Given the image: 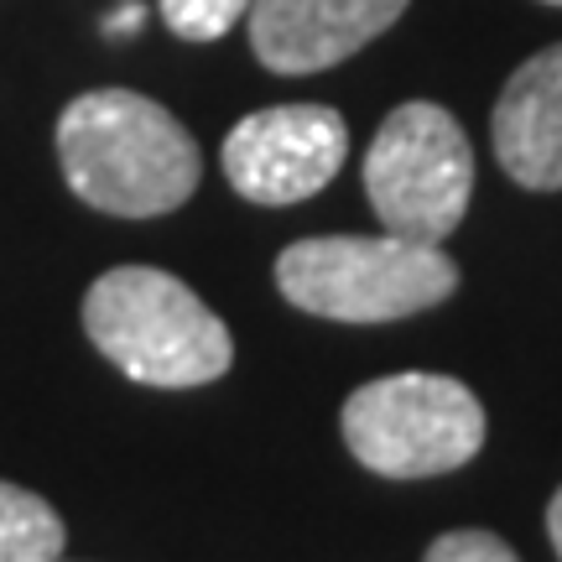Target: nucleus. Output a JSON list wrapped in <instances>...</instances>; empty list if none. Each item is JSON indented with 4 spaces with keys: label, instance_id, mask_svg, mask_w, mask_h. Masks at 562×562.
<instances>
[{
    "label": "nucleus",
    "instance_id": "1",
    "mask_svg": "<svg viewBox=\"0 0 562 562\" xmlns=\"http://www.w3.org/2000/svg\"><path fill=\"white\" fill-rule=\"evenodd\" d=\"M68 188L115 220H157L193 199L203 178L188 125L136 89H94L58 115Z\"/></svg>",
    "mask_w": 562,
    "mask_h": 562
},
{
    "label": "nucleus",
    "instance_id": "2",
    "mask_svg": "<svg viewBox=\"0 0 562 562\" xmlns=\"http://www.w3.org/2000/svg\"><path fill=\"white\" fill-rule=\"evenodd\" d=\"M83 334L136 385L188 391L235 364V339L188 281L157 266H115L83 297Z\"/></svg>",
    "mask_w": 562,
    "mask_h": 562
},
{
    "label": "nucleus",
    "instance_id": "3",
    "mask_svg": "<svg viewBox=\"0 0 562 562\" xmlns=\"http://www.w3.org/2000/svg\"><path fill=\"white\" fill-rule=\"evenodd\" d=\"M281 297L334 323H396L453 297L459 266L442 245L402 235H318L281 250Z\"/></svg>",
    "mask_w": 562,
    "mask_h": 562
},
{
    "label": "nucleus",
    "instance_id": "4",
    "mask_svg": "<svg viewBox=\"0 0 562 562\" xmlns=\"http://www.w3.org/2000/svg\"><path fill=\"white\" fill-rule=\"evenodd\" d=\"M344 442L385 480L453 474L484 448V406L453 375L402 370L360 385L344 402Z\"/></svg>",
    "mask_w": 562,
    "mask_h": 562
},
{
    "label": "nucleus",
    "instance_id": "5",
    "mask_svg": "<svg viewBox=\"0 0 562 562\" xmlns=\"http://www.w3.org/2000/svg\"><path fill=\"white\" fill-rule=\"evenodd\" d=\"M364 193L385 235L442 245L463 224L474 193V151L463 125L442 104H396L364 151Z\"/></svg>",
    "mask_w": 562,
    "mask_h": 562
},
{
    "label": "nucleus",
    "instance_id": "6",
    "mask_svg": "<svg viewBox=\"0 0 562 562\" xmlns=\"http://www.w3.org/2000/svg\"><path fill=\"white\" fill-rule=\"evenodd\" d=\"M349 157L344 115L328 104H271L224 136V178L240 199L286 209L323 193Z\"/></svg>",
    "mask_w": 562,
    "mask_h": 562
},
{
    "label": "nucleus",
    "instance_id": "7",
    "mask_svg": "<svg viewBox=\"0 0 562 562\" xmlns=\"http://www.w3.org/2000/svg\"><path fill=\"white\" fill-rule=\"evenodd\" d=\"M406 0H250V47L271 74H323L375 42Z\"/></svg>",
    "mask_w": 562,
    "mask_h": 562
},
{
    "label": "nucleus",
    "instance_id": "8",
    "mask_svg": "<svg viewBox=\"0 0 562 562\" xmlns=\"http://www.w3.org/2000/svg\"><path fill=\"white\" fill-rule=\"evenodd\" d=\"M495 157L521 188H562V42L526 58L495 100Z\"/></svg>",
    "mask_w": 562,
    "mask_h": 562
},
{
    "label": "nucleus",
    "instance_id": "9",
    "mask_svg": "<svg viewBox=\"0 0 562 562\" xmlns=\"http://www.w3.org/2000/svg\"><path fill=\"white\" fill-rule=\"evenodd\" d=\"M68 531L53 505L0 480V562H53L63 558Z\"/></svg>",
    "mask_w": 562,
    "mask_h": 562
},
{
    "label": "nucleus",
    "instance_id": "10",
    "mask_svg": "<svg viewBox=\"0 0 562 562\" xmlns=\"http://www.w3.org/2000/svg\"><path fill=\"white\" fill-rule=\"evenodd\" d=\"M161 21L188 42H214L250 11V0H157Z\"/></svg>",
    "mask_w": 562,
    "mask_h": 562
},
{
    "label": "nucleus",
    "instance_id": "11",
    "mask_svg": "<svg viewBox=\"0 0 562 562\" xmlns=\"http://www.w3.org/2000/svg\"><path fill=\"white\" fill-rule=\"evenodd\" d=\"M422 562H521L495 531H448L427 547Z\"/></svg>",
    "mask_w": 562,
    "mask_h": 562
},
{
    "label": "nucleus",
    "instance_id": "12",
    "mask_svg": "<svg viewBox=\"0 0 562 562\" xmlns=\"http://www.w3.org/2000/svg\"><path fill=\"white\" fill-rule=\"evenodd\" d=\"M547 537H552V547H558V558H562V490L547 505Z\"/></svg>",
    "mask_w": 562,
    "mask_h": 562
},
{
    "label": "nucleus",
    "instance_id": "13",
    "mask_svg": "<svg viewBox=\"0 0 562 562\" xmlns=\"http://www.w3.org/2000/svg\"><path fill=\"white\" fill-rule=\"evenodd\" d=\"M140 16H146L140 5H125V11H115V16L104 21V26H110V32H131V26H140Z\"/></svg>",
    "mask_w": 562,
    "mask_h": 562
},
{
    "label": "nucleus",
    "instance_id": "14",
    "mask_svg": "<svg viewBox=\"0 0 562 562\" xmlns=\"http://www.w3.org/2000/svg\"><path fill=\"white\" fill-rule=\"evenodd\" d=\"M547 5H562V0H547Z\"/></svg>",
    "mask_w": 562,
    "mask_h": 562
},
{
    "label": "nucleus",
    "instance_id": "15",
    "mask_svg": "<svg viewBox=\"0 0 562 562\" xmlns=\"http://www.w3.org/2000/svg\"><path fill=\"white\" fill-rule=\"evenodd\" d=\"M53 562H63V558H53Z\"/></svg>",
    "mask_w": 562,
    "mask_h": 562
}]
</instances>
